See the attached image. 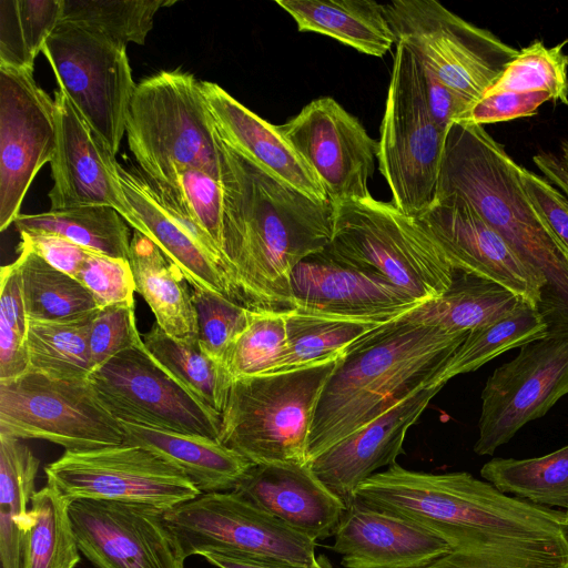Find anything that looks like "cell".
<instances>
[{
	"label": "cell",
	"mask_w": 568,
	"mask_h": 568,
	"mask_svg": "<svg viewBox=\"0 0 568 568\" xmlns=\"http://www.w3.org/2000/svg\"><path fill=\"white\" fill-rule=\"evenodd\" d=\"M223 253L243 303L293 310L291 274L332 242L334 209L268 175L221 140Z\"/></svg>",
	"instance_id": "cell-1"
},
{
	"label": "cell",
	"mask_w": 568,
	"mask_h": 568,
	"mask_svg": "<svg viewBox=\"0 0 568 568\" xmlns=\"http://www.w3.org/2000/svg\"><path fill=\"white\" fill-rule=\"evenodd\" d=\"M355 497L418 524L453 549L568 554L565 511L509 497L466 471L432 474L394 463L362 483Z\"/></svg>",
	"instance_id": "cell-2"
},
{
	"label": "cell",
	"mask_w": 568,
	"mask_h": 568,
	"mask_svg": "<svg viewBox=\"0 0 568 568\" xmlns=\"http://www.w3.org/2000/svg\"><path fill=\"white\" fill-rule=\"evenodd\" d=\"M446 195L465 200L544 278L537 310L547 336H568V248L532 205L520 165L484 126L448 128L436 200Z\"/></svg>",
	"instance_id": "cell-3"
},
{
	"label": "cell",
	"mask_w": 568,
	"mask_h": 568,
	"mask_svg": "<svg viewBox=\"0 0 568 568\" xmlns=\"http://www.w3.org/2000/svg\"><path fill=\"white\" fill-rule=\"evenodd\" d=\"M468 333L417 324L403 314L351 345L321 394L308 438V463L427 387Z\"/></svg>",
	"instance_id": "cell-4"
},
{
	"label": "cell",
	"mask_w": 568,
	"mask_h": 568,
	"mask_svg": "<svg viewBox=\"0 0 568 568\" xmlns=\"http://www.w3.org/2000/svg\"><path fill=\"white\" fill-rule=\"evenodd\" d=\"M339 357L233 381L221 415L220 443L254 465L308 463L317 404Z\"/></svg>",
	"instance_id": "cell-5"
},
{
	"label": "cell",
	"mask_w": 568,
	"mask_h": 568,
	"mask_svg": "<svg viewBox=\"0 0 568 568\" xmlns=\"http://www.w3.org/2000/svg\"><path fill=\"white\" fill-rule=\"evenodd\" d=\"M125 134L140 170L153 182L182 168L221 180V139L201 81L187 71L164 70L136 83Z\"/></svg>",
	"instance_id": "cell-6"
},
{
	"label": "cell",
	"mask_w": 568,
	"mask_h": 568,
	"mask_svg": "<svg viewBox=\"0 0 568 568\" xmlns=\"http://www.w3.org/2000/svg\"><path fill=\"white\" fill-rule=\"evenodd\" d=\"M334 209L332 250L418 303L443 295L456 271L415 217L371 197Z\"/></svg>",
	"instance_id": "cell-7"
},
{
	"label": "cell",
	"mask_w": 568,
	"mask_h": 568,
	"mask_svg": "<svg viewBox=\"0 0 568 568\" xmlns=\"http://www.w3.org/2000/svg\"><path fill=\"white\" fill-rule=\"evenodd\" d=\"M446 132L426 100L422 65L403 42L396 44L378 140V170L392 204L418 217L436 202Z\"/></svg>",
	"instance_id": "cell-8"
},
{
	"label": "cell",
	"mask_w": 568,
	"mask_h": 568,
	"mask_svg": "<svg viewBox=\"0 0 568 568\" xmlns=\"http://www.w3.org/2000/svg\"><path fill=\"white\" fill-rule=\"evenodd\" d=\"M397 43H405L423 69L471 104L494 85L518 50L435 0L384 3Z\"/></svg>",
	"instance_id": "cell-9"
},
{
	"label": "cell",
	"mask_w": 568,
	"mask_h": 568,
	"mask_svg": "<svg viewBox=\"0 0 568 568\" xmlns=\"http://www.w3.org/2000/svg\"><path fill=\"white\" fill-rule=\"evenodd\" d=\"M0 435L42 439L65 450L125 440L121 422L103 405L89 379H57L31 371L0 381Z\"/></svg>",
	"instance_id": "cell-10"
},
{
	"label": "cell",
	"mask_w": 568,
	"mask_h": 568,
	"mask_svg": "<svg viewBox=\"0 0 568 568\" xmlns=\"http://www.w3.org/2000/svg\"><path fill=\"white\" fill-rule=\"evenodd\" d=\"M184 556L231 552L282 560L304 568L322 562L316 541L236 493L200 494L164 513Z\"/></svg>",
	"instance_id": "cell-11"
},
{
	"label": "cell",
	"mask_w": 568,
	"mask_h": 568,
	"mask_svg": "<svg viewBox=\"0 0 568 568\" xmlns=\"http://www.w3.org/2000/svg\"><path fill=\"white\" fill-rule=\"evenodd\" d=\"M42 53L59 89L108 150L116 155L136 87L126 48L72 23L60 22Z\"/></svg>",
	"instance_id": "cell-12"
},
{
	"label": "cell",
	"mask_w": 568,
	"mask_h": 568,
	"mask_svg": "<svg viewBox=\"0 0 568 568\" xmlns=\"http://www.w3.org/2000/svg\"><path fill=\"white\" fill-rule=\"evenodd\" d=\"M44 473L47 485L69 501L112 500L168 510L201 494L183 471L153 452L125 443L64 450Z\"/></svg>",
	"instance_id": "cell-13"
},
{
	"label": "cell",
	"mask_w": 568,
	"mask_h": 568,
	"mask_svg": "<svg viewBox=\"0 0 568 568\" xmlns=\"http://www.w3.org/2000/svg\"><path fill=\"white\" fill-rule=\"evenodd\" d=\"M89 381L120 422L220 442L221 416L165 371L143 343L93 371Z\"/></svg>",
	"instance_id": "cell-14"
},
{
	"label": "cell",
	"mask_w": 568,
	"mask_h": 568,
	"mask_svg": "<svg viewBox=\"0 0 568 568\" xmlns=\"http://www.w3.org/2000/svg\"><path fill=\"white\" fill-rule=\"evenodd\" d=\"M519 348L493 372L481 392L474 446L479 456L493 455L568 394V336H546Z\"/></svg>",
	"instance_id": "cell-15"
},
{
	"label": "cell",
	"mask_w": 568,
	"mask_h": 568,
	"mask_svg": "<svg viewBox=\"0 0 568 568\" xmlns=\"http://www.w3.org/2000/svg\"><path fill=\"white\" fill-rule=\"evenodd\" d=\"M276 128L313 170L333 207L373 197L368 181L378 141L333 98L311 101Z\"/></svg>",
	"instance_id": "cell-16"
},
{
	"label": "cell",
	"mask_w": 568,
	"mask_h": 568,
	"mask_svg": "<svg viewBox=\"0 0 568 568\" xmlns=\"http://www.w3.org/2000/svg\"><path fill=\"white\" fill-rule=\"evenodd\" d=\"M58 143L55 102L33 70L0 67V231L21 214L27 192Z\"/></svg>",
	"instance_id": "cell-17"
},
{
	"label": "cell",
	"mask_w": 568,
	"mask_h": 568,
	"mask_svg": "<svg viewBox=\"0 0 568 568\" xmlns=\"http://www.w3.org/2000/svg\"><path fill=\"white\" fill-rule=\"evenodd\" d=\"M164 513L112 500L69 504L79 550L94 568H184L186 557Z\"/></svg>",
	"instance_id": "cell-18"
},
{
	"label": "cell",
	"mask_w": 568,
	"mask_h": 568,
	"mask_svg": "<svg viewBox=\"0 0 568 568\" xmlns=\"http://www.w3.org/2000/svg\"><path fill=\"white\" fill-rule=\"evenodd\" d=\"M116 170L132 213L129 224L133 230L151 240L193 288L215 292L244 305L223 254L184 209L141 170L120 163Z\"/></svg>",
	"instance_id": "cell-19"
},
{
	"label": "cell",
	"mask_w": 568,
	"mask_h": 568,
	"mask_svg": "<svg viewBox=\"0 0 568 568\" xmlns=\"http://www.w3.org/2000/svg\"><path fill=\"white\" fill-rule=\"evenodd\" d=\"M416 221L456 272L497 283L537 308L544 278L465 200L438 197Z\"/></svg>",
	"instance_id": "cell-20"
},
{
	"label": "cell",
	"mask_w": 568,
	"mask_h": 568,
	"mask_svg": "<svg viewBox=\"0 0 568 568\" xmlns=\"http://www.w3.org/2000/svg\"><path fill=\"white\" fill-rule=\"evenodd\" d=\"M291 293L293 310L361 318L393 320L420 304L331 245L295 266Z\"/></svg>",
	"instance_id": "cell-21"
},
{
	"label": "cell",
	"mask_w": 568,
	"mask_h": 568,
	"mask_svg": "<svg viewBox=\"0 0 568 568\" xmlns=\"http://www.w3.org/2000/svg\"><path fill=\"white\" fill-rule=\"evenodd\" d=\"M58 143L50 162V210L105 205L129 222L132 213L123 194L115 155L84 121L68 95L54 93Z\"/></svg>",
	"instance_id": "cell-22"
},
{
	"label": "cell",
	"mask_w": 568,
	"mask_h": 568,
	"mask_svg": "<svg viewBox=\"0 0 568 568\" xmlns=\"http://www.w3.org/2000/svg\"><path fill=\"white\" fill-rule=\"evenodd\" d=\"M332 549L345 568H426L453 548L440 537L358 498L346 507Z\"/></svg>",
	"instance_id": "cell-23"
},
{
	"label": "cell",
	"mask_w": 568,
	"mask_h": 568,
	"mask_svg": "<svg viewBox=\"0 0 568 568\" xmlns=\"http://www.w3.org/2000/svg\"><path fill=\"white\" fill-rule=\"evenodd\" d=\"M440 388L423 387L310 462L315 475L346 505L358 486L404 453L407 430Z\"/></svg>",
	"instance_id": "cell-24"
},
{
	"label": "cell",
	"mask_w": 568,
	"mask_h": 568,
	"mask_svg": "<svg viewBox=\"0 0 568 568\" xmlns=\"http://www.w3.org/2000/svg\"><path fill=\"white\" fill-rule=\"evenodd\" d=\"M232 491L315 541L334 536L346 509L310 463L253 464Z\"/></svg>",
	"instance_id": "cell-25"
},
{
	"label": "cell",
	"mask_w": 568,
	"mask_h": 568,
	"mask_svg": "<svg viewBox=\"0 0 568 568\" xmlns=\"http://www.w3.org/2000/svg\"><path fill=\"white\" fill-rule=\"evenodd\" d=\"M220 139L268 175L318 203L329 202L320 180L276 125L248 110L222 87L201 81Z\"/></svg>",
	"instance_id": "cell-26"
},
{
	"label": "cell",
	"mask_w": 568,
	"mask_h": 568,
	"mask_svg": "<svg viewBox=\"0 0 568 568\" xmlns=\"http://www.w3.org/2000/svg\"><path fill=\"white\" fill-rule=\"evenodd\" d=\"M125 444L142 446L181 471L201 491H230L253 465L217 440L121 422Z\"/></svg>",
	"instance_id": "cell-27"
},
{
	"label": "cell",
	"mask_w": 568,
	"mask_h": 568,
	"mask_svg": "<svg viewBox=\"0 0 568 568\" xmlns=\"http://www.w3.org/2000/svg\"><path fill=\"white\" fill-rule=\"evenodd\" d=\"M129 262L135 292L148 303L159 326L176 339H197L193 288L182 271L138 231L130 243Z\"/></svg>",
	"instance_id": "cell-28"
},
{
	"label": "cell",
	"mask_w": 568,
	"mask_h": 568,
	"mask_svg": "<svg viewBox=\"0 0 568 568\" xmlns=\"http://www.w3.org/2000/svg\"><path fill=\"white\" fill-rule=\"evenodd\" d=\"M301 32H316L355 50L384 57L397 40L384 4L372 0H276Z\"/></svg>",
	"instance_id": "cell-29"
},
{
	"label": "cell",
	"mask_w": 568,
	"mask_h": 568,
	"mask_svg": "<svg viewBox=\"0 0 568 568\" xmlns=\"http://www.w3.org/2000/svg\"><path fill=\"white\" fill-rule=\"evenodd\" d=\"M521 302L516 294L497 283L456 272L452 285L443 295L418 304L404 317L449 333H465L508 316Z\"/></svg>",
	"instance_id": "cell-30"
},
{
	"label": "cell",
	"mask_w": 568,
	"mask_h": 568,
	"mask_svg": "<svg viewBox=\"0 0 568 568\" xmlns=\"http://www.w3.org/2000/svg\"><path fill=\"white\" fill-rule=\"evenodd\" d=\"M18 251L13 263L20 274L29 321L77 322L99 310L93 296L75 277L59 271L26 247L18 246Z\"/></svg>",
	"instance_id": "cell-31"
},
{
	"label": "cell",
	"mask_w": 568,
	"mask_h": 568,
	"mask_svg": "<svg viewBox=\"0 0 568 568\" xmlns=\"http://www.w3.org/2000/svg\"><path fill=\"white\" fill-rule=\"evenodd\" d=\"M39 459L22 439L0 435V562L21 568L24 530Z\"/></svg>",
	"instance_id": "cell-32"
},
{
	"label": "cell",
	"mask_w": 568,
	"mask_h": 568,
	"mask_svg": "<svg viewBox=\"0 0 568 568\" xmlns=\"http://www.w3.org/2000/svg\"><path fill=\"white\" fill-rule=\"evenodd\" d=\"M285 320L287 347L275 373L297 369L338 357L356 341L390 321L300 310L285 311Z\"/></svg>",
	"instance_id": "cell-33"
},
{
	"label": "cell",
	"mask_w": 568,
	"mask_h": 568,
	"mask_svg": "<svg viewBox=\"0 0 568 568\" xmlns=\"http://www.w3.org/2000/svg\"><path fill=\"white\" fill-rule=\"evenodd\" d=\"M13 224L19 233L55 234L91 252L129 260L131 240L128 223L110 206H78L20 214Z\"/></svg>",
	"instance_id": "cell-34"
},
{
	"label": "cell",
	"mask_w": 568,
	"mask_h": 568,
	"mask_svg": "<svg viewBox=\"0 0 568 568\" xmlns=\"http://www.w3.org/2000/svg\"><path fill=\"white\" fill-rule=\"evenodd\" d=\"M548 335V326L536 307L521 302L508 316L470 331L464 342L429 379L427 387L442 388L449 379L474 372L510 349Z\"/></svg>",
	"instance_id": "cell-35"
},
{
	"label": "cell",
	"mask_w": 568,
	"mask_h": 568,
	"mask_svg": "<svg viewBox=\"0 0 568 568\" xmlns=\"http://www.w3.org/2000/svg\"><path fill=\"white\" fill-rule=\"evenodd\" d=\"M151 356L205 406L220 416L233 383L225 365L213 359L197 339L166 334L156 322L142 335Z\"/></svg>",
	"instance_id": "cell-36"
},
{
	"label": "cell",
	"mask_w": 568,
	"mask_h": 568,
	"mask_svg": "<svg viewBox=\"0 0 568 568\" xmlns=\"http://www.w3.org/2000/svg\"><path fill=\"white\" fill-rule=\"evenodd\" d=\"M69 504L49 485L34 493L23 536L21 568H75L80 562Z\"/></svg>",
	"instance_id": "cell-37"
},
{
	"label": "cell",
	"mask_w": 568,
	"mask_h": 568,
	"mask_svg": "<svg viewBox=\"0 0 568 568\" xmlns=\"http://www.w3.org/2000/svg\"><path fill=\"white\" fill-rule=\"evenodd\" d=\"M480 475L504 494L549 508L568 507V445L540 457L493 458Z\"/></svg>",
	"instance_id": "cell-38"
},
{
	"label": "cell",
	"mask_w": 568,
	"mask_h": 568,
	"mask_svg": "<svg viewBox=\"0 0 568 568\" xmlns=\"http://www.w3.org/2000/svg\"><path fill=\"white\" fill-rule=\"evenodd\" d=\"M92 316L69 323L29 321V371L57 379H89L92 373L89 352Z\"/></svg>",
	"instance_id": "cell-39"
},
{
	"label": "cell",
	"mask_w": 568,
	"mask_h": 568,
	"mask_svg": "<svg viewBox=\"0 0 568 568\" xmlns=\"http://www.w3.org/2000/svg\"><path fill=\"white\" fill-rule=\"evenodd\" d=\"M61 22L72 23L126 48L144 44L154 17L172 0H62Z\"/></svg>",
	"instance_id": "cell-40"
},
{
	"label": "cell",
	"mask_w": 568,
	"mask_h": 568,
	"mask_svg": "<svg viewBox=\"0 0 568 568\" xmlns=\"http://www.w3.org/2000/svg\"><path fill=\"white\" fill-rule=\"evenodd\" d=\"M62 0H0V67L34 70L62 18Z\"/></svg>",
	"instance_id": "cell-41"
},
{
	"label": "cell",
	"mask_w": 568,
	"mask_h": 568,
	"mask_svg": "<svg viewBox=\"0 0 568 568\" xmlns=\"http://www.w3.org/2000/svg\"><path fill=\"white\" fill-rule=\"evenodd\" d=\"M568 39L554 47L535 40L518 50L494 85L484 94L548 92L552 101L568 105Z\"/></svg>",
	"instance_id": "cell-42"
},
{
	"label": "cell",
	"mask_w": 568,
	"mask_h": 568,
	"mask_svg": "<svg viewBox=\"0 0 568 568\" xmlns=\"http://www.w3.org/2000/svg\"><path fill=\"white\" fill-rule=\"evenodd\" d=\"M287 347L285 311H254L224 365L233 381L275 373Z\"/></svg>",
	"instance_id": "cell-43"
},
{
	"label": "cell",
	"mask_w": 568,
	"mask_h": 568,
	"mask_svg": "<svg viewBox=\"0 0 568 568\" xmlns=\"http://www.w3.org/2000/svg\"><path fill=\"white\" fill-rule=\"evenodd\" d=\"M150 182L173 197L224 256V193L221 180L200 169L182 168L164 182Z\"/></svg>",
	"instance_id": "cell-44"
},
{
	"label": "cell",
	"mask_w": 568,
	"mask_h": 568,
	"mask_svg": "<svg viewBox=\"0 0 568 568\" xmlns=\"http://www.w3.org/2000/svg\"><path fill=\"white\" fill-rule=\"evenodd\" d=\"M26 312L21 278L14 263L0 271V381L29 372Z\"/></svg>",
	"instance_id": "cell-45"
},
{
	"label": "cell",
	"mask_w": 568,
	"mask_h": 568,
	"mask_svg": "<svg viewBox=\"0 0 568 568\" xmlns=\"http://www.w3.org/2000/svg\"><path fill=\"white\" fill-rule=\"evenodd\" d=\"M192 295L197 341L213 359L224 364L230 347L248 325L253 310L202 288H193Z\"/></svg>",
	"instance_id": "cell-46"
},
{
	"label": "cell",
	"mask_w": 568,
	"mask_h": 568,
	"mask_svg": "<svg viewBox=\"0 0 568 568\" xmlns=\"http://www.w3.org/2000/svg\"><path fill=\"white\" fill-rule=\"evenodd\" d=\"M142 343L134 304L119 303L99 308L92 316L89 331L91 371Z\"/></svg>",
	"instance_id": "cell-47"
},
{
	"label": "cell",
	"mask_w": 568,
	"mask_h": 568,
	"mask_svg": "<svg viewBox=\"0 0 568 568\" xmlns=\"http://www.w3.org/2000/svg\"><path fill=\"white\" fill-rule=\"evenodd\" d=\"M75 278L90 292L99 308L134 304L135 282L129 260L90 252Z\"/></svg>",
	"instance_id": "cell-48"
},
{
	"label": "cell",
	"mask_w": 568,
	"mask_h": 568,
	"mask_svg": "<svg viewBox=\"0 0 568 568\" xmlns=\"http://www.w3.org/2000/svg\"><path fill=\"white\" fill-rule=\"evenodd\" d=\"M552 101L548 92H500L484 95L457 122L477 125L493 124L518 118L534 116L539 106Z\"/></svg>",
	"instance_id": "cell-49"
},
{
	"label": "cell",
	"mask_w": 568,
	"mask_h": 568,
	"mask_svg": "<svg viewBox=\"0 0 568 568\" xmlns=\"http://www.w3.org/2000/svg\"><path fill=\"white\" fill-rule=\"evenodd\" d=\"M524 189L535 209L568 248V199L544 176L520 166Z\"/></svg>",
	"instance_id": "cell-50"
},
{
	"label": "cell",
	"mask_w": 568,
	"mask_h": 568,
	"mask_svg": "<svg viewBox=\"0 0 568 568\" xmlns=\"http://www.w3.org/2000/svg\"><path fill=\"white\" fill-rule=\"evenodd\" d=\"M19 246L42 257L53 267L73 277L91 251L55 234L21 232Z\"/></svg>",
	"instance_id": "cell-51"
},
{
	"label": "cell",
	"mask_w": 568,
	"mask_h": 568,
	"mask_svg": "<svg viewBox=\"0 0 568 568\" xmlns=\"http://www.w3.org/2000/svg\"><path fill=\"white\" fill-rule=\"evenodd\" d=\"M427 104L436 124L445 132L452 123L459 121L471 108V103L442 82L435 74L423 69Z\"/></svg>",
	"instance_id": "cell-52"
},
{
	"label": "cell",
	"mask_w": 568,
	"mask_h": 568,
	"mask_svg": "<svg viewBox=\"0 0 568 568\" xmlns=\"http://www.w3.org/2000/svg\"><path fill=\"white\" fill-rule=\"evenodd\" d=\"M204 559L217 568H304L282 560L231 552H205ZM316 568H331L325 558Z\"/></svg>",
	"instance_id": "cell-53"
},
{
	"label": "cell",
	"mask_w": 568,
	"mask_h": 568,
	"mask_svg": "<svg viewBox=\"0 0 568 568\" xmlns=\"http://www.w3.org/2000/svg\"><path fill=\"white\" fill-rule=\"evenodd\" d=\"M542 176L568 199V142L560 146V154L540 152L532 158Z\"/></svg>",
	"instance_id": "cell-54"
},
{
	"label": "cell",
	"mask_w": 568,
	"mask_h": 568,
	"mask_svg": "<svg viewBox=\"0 0 568 568\" xmlns=\"http://www.w3.org/2000/svg\"><path fill=\"white\" fill-rule=\"evenodd\" d=\"M567 510L565 511L566 514V519H567V529H568V507L566 508Z\"/></svg>",
	"instance_id": "cell-55"
}]
</instances>
